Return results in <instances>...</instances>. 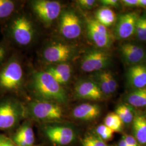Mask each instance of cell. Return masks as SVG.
Listing matches in <instances>:
<instances>
[{
    "label": "cell",
    "instance_id": "cell-31",
    "mask_svg": "<svg viewBox=\"0 0 146 146\" xmlns=\"http://www.w3.org/2000/svg\"><path fill=\"white\" fill-rule=\"evenodd\" d=\"M78 7L84 10H90L94 8L97 3L95 0H78L76 1Z\"/></svg>",
    "mask_w": 146,
    "mask_h": 146
},
{
    "label": "cell",
    "instance_id": "cell-19",
    "mask_svg": "<svg viewBox=\"0 0 146 146\" xmlns=\"http://www.w3.org/2000/svg\"><path fill=\"white\" fill-rule=\"evenodd\" d=\"M19 2L13 0H0V22L2 25L17 13Z\"/></svg>",
    "mask_w": 146,
    "mask_h": 146
},
{
    "label": "cell",
    "instance_id": "cell-24",
    "mask_svg": "<svg viewBox=\"0 0 146 146\" xmlns=\"http://www.w3.org/2000/svg\"><path fill=\"white\" fill-rule=\"evenodd\" d=\"M104 125L114 132H120L122 130L123 123L115 112L110 113L104 119Z\"/></svg>",
    "mask_w": 146,
    "mask_h": 146
},
{
    "label": "cell",
    "instance_id": "cell-10",
    "mask_svg": "<svg viewBox=\"0 0 146 146\" xmlns=\"http://www.w3.org/2000/svg\"><path fill=\"white\" fill-rule=\"evenodd\" d=\"M86 26L89 39L97 48L104 50L112 46L113 36L108 28L89 17L86 18Z\"/></svg>",
    "mask_w": 146,
    "mask_h": 146
},
{
    "label": "cell",
    "instance_id": "cell-11",
    "mask_svg": "<svg viewBox=\"0 0 146 146\" xmlns=\"http://www.w3.org/2000/svg\"><path fill=\"white\" fill-rule=\"evenodd\" d=\"M47 138L54 144L67 146L75 140L77 133L72 125L59 122L47 123L43 128Z\"/></svg>",
    "mask_w": 146,
    "mask_h": 146
},
{
    "label": "cell",
    "instance_id": "cell-36",
    "mask_svg": "<svg viewBox=\"0 0 146 146\" xmlns=\"http://www.w3.org/2000/svg\"><path fill=\"white\" fill-rule=\"evenodd\" d=\"M142 21H143V25L144 28V32H145V41H146V14H144L141 16Z\"/></svg>",
    "mask_w": 146,
    "mask_h": 146
},
{
    "label": "cell",
    "instance_id": "cell-14",
    "mask_svg": "<svg viewBox=\"0 0 146 146\" xmlns=\"http://www.w3.org/2000/svg\"><path fill=\"white\" fill-rule=\"evenodd\" d=\"M120 52L124 62L131 66L140 64L146 58L145 49L140 46L132 43L122 44Z\"/></svg>",
    "mask_w": 146,
    "mask_h": 146
},
{
    "label": "cell",
    "instance_id": "cell-18",
    "mask_svg": "<svg viewBox=\"0 0 146 146\" xmlns=\"http://www.w3.org/2000/svg\"><path fill=\"white\" fill-rule=\"evenodd\" d=\"M134 137L137 142L146 145V116L143 114L135 115L132 122Z\"/></svg>",
    "mask_w": 146,
    "mask_h": 146
},
{
    "label": "cell",
    "instance_id": "cell-21",
    "mask_svg": "<svg viewBox=\"0 0 146 146\" xmlns=\"http://www.w3.org/2000/svg\"><path fill=\"white\" fill-rule=\"evenodd\" d=\"M128 104L132 107L141 108L146 107V87L134 89L127 96Z\"/></svg>",
    "mask_w": 146,
    "mask_h": 146
},
{
    "label": "cell",
    "instance_id": "cell-33",
    "mask_svg": "<svg viewBox=\"0 0 146 146\" xmlns=\"http://www.w3.org/2000/svg\"><path fill=\"white\" fill-rule=\"evenodd\" d=\"M0 146H17L11 138L0 134Z\"/></svg>",
    "mask_w": 146,
    "mask_h": 146
},
{
    "label": "cell",
    "instance_id": "cell-32",
    "mask_svg": "<svg viewBox=\"0 0 146 146\" xmlns=\"http://www.w3.org/2000/svg\"><path fill=\"white\" fill-rule=\"evenodd\" d=\"M124 139L127 145L128 146H139V143L137 142L134 136L128 134H124L122 136Z\"/></svg>",
    "mask_w": 146,
    "mask_h": 146
},
{
    "label": "cell",
    "instance_id": "cell-8",
    "mask_svg": "<svg viewBox=\"0 0 146 146\" xmlns=\"http://www.w3.org/2000/svg\"><path fill=\"white\" fill-rule=\"evenodd\" d=\"M111 62V57L108 52L96 48L84 53L80 67L84 73H96L105 70Z\"/></svg>",
    "mask_w": 146,
    "mask_h": 146
},
{
    "label": "cell",
    "instance_id": "cell-15",
    "mask_svg": "<svg viewBox=\"0 0 146 146\" xmlns=\"http://www.w3.org/2000/svg\"><path fill=\"white\" fill-rule=\"evenodd\" d=\"M43 70L50 74L58 84L64 86L72 78L73 67L70 63H63L48 64Z\"/></svg>",
    "mask_w": 146,
    "mask_h": 146
},
{
    "label": "cell",
    "instance_id": "cell-2",
    "mask_svg": "<svg viewBox=\"0 0 146 146\" xmlns=\"http://www.w3.org/2000/svg\"><path fill=\"white\" fill-rule=\"evenodd\" d=\"M2 26L4 40L11 46L13 44L19 47L27 46L35 37L36 29L34 23L23 13L17 12Z\"/></svg>",
    "mask_w": 146,
    "mask_h": 146
},
{
    "label": "cell",
    "instance_id": "cell-27",
    "mask_svg": "<svg viewBox=\"0 0 146 146\" xmlns=\"http://www.w3.org/2000/svg\"><path fill=\"white\" fill-rule=\"evenodd\" d=\"M94 80L98 84L102 93L104 94V97H110L111 95V92L110 91L109 86L104 78V76L102 71L96 72L94 75Z\"/></svg>",
    "mask_w": 146,
    "mask_h": 146
},
{
    "label": "cell",
    "instance_id": "cell-16",
    "mask_svg": "<svg viewBox=\"0 0 146 146\" xmlns=\"http://www.w3.org/2000/svg\"><path fill=\"white\" fill-rule=\"evenodd\" d=\"M99 105L95 104L84 103L76 106L72 111V116L75 120L90 121L95 120L101 114Z\"/></svg>",
    "mask_w": 146,
    "mask_h": 146
},
{
    "label": "cell",
    "instance_id": "cell-1",
    "mask_svg": "<svg viewBox=\"0 0 146 146\" xmlns=\"http://www.w3.org/2000/svg\"><path fill=\"white\" fill-rule=\"evenodd\" d=\"M29 88L36 99L61 105L68 102V93L64 86L44 70L35 71L31 74Z\"/></svg>",
    "mask_w": 146,
    "mask_h": 146
},
{
    "label": "cell",
    "instance_id": "cell-4",
    "mask_svg": "<svg viewBox=\"0 0 146 146\" xmlns=\"http://www.w3.org/2000/svg\"><path fill=\"white\" fill-rule=\"evenodd\" d=\"M25 107L26 116L40 122H59L64 117L62 105L55 102L34 99Z\"/></svg>",
    "mask_w": 146,
    "mask_h": 146
},
{
    "label": "cell",
    "instance_id": "cell-9",
    "mask_svg": "<svg viewBox=\"0 0 146 146\" xmlns=\"http://www.w3.org/2000/svg\"><path fill=\"white\" fill-rule=\"evenodd\" d=\"M31 6L37 18L46 27L50 26L62 11L61 3L57 1L34 0L31 1Z\"/></svg>",
    "mask_w": 146,
    "mask_h": 146
},
{
    "label": "cell",
    "instance_id": "cell-25",
    "mask_svg": "<svg viewBox=\"0 0 146 146\" xmlns=\"http://www.w3.org/2000/svg\"><path fill=\"white\" fill-rule=\"evenodd\" d=\"M14 52L12 47L5 40L0 42V68L11 58Z\"/></svg>",
    "mask_w": 146,
    "mask_h": 146
},
{
    "label": "cell",
    "instance_id": "cell-12",
    "mask_svg": "<svg viewBox=\"0 0 146 146\" xmlns=\"http://www.w3.org/2000/svg\"><path fill=\"white\" fill-rule=\"evenodd\" d=\"M74 92L78 99L89 101H100L105 98L94 78L78 80L74 85Z\"/></svg>",
    "mask_w": 146,
    "mask_h": 146
},
{
    "label": "cell",
    "instance_id": "cell-38",
    "mask_svg": "<svg viewBox=\"0 0 146 146\" xmlns=\"http://www.w3.org/2000/svg\"><path fill=\"white\" fill-rule=\"evenodd\" d=\"M128 146L127 145L126 143H125V141L124 140V139L122 137L121 139H120L119 141V143H118V146Z\"/></svg>",
    "mask_w": 146,
    "mask_h": 146
},
{
    "label": "cell",
    "instance_id": "cell-17",
    "mask_svg": "<svg viewBox=\"0 0 146 146\" xmlns=\"http://www.w3.org/2000/svg\"><path fill=\"white\" fill-rule=\"evenodd\" d=\"M127 79L129 86L134 89L146 87V64L131 66L127 73Z\"/></svg>",
    "mask_w": 146,
    "mask_h": 146
},
{
    "label": "cell",
    "instance_id": "cell-34",
    "mask_svg": "<svg viewBox=\"0 0 146 146\" xmlns=\"http://www.w3.org/2000/svg\"><path fill=\"white\" fill-rule=\"evenodd\" d=\"M100 3L102 5V7H114L117 8L119 5V1L117 0H101Z\"/></svg>",
    "mask_w": 146,
    "mask_h": 146
},
{
    "label": "cell",
    "instance_id": "cell-23",
    "mask_svg": "<svg viewBox=\"0 0 146 146\" xmlns=\"http://www.w3.org/2000/svg\"><path fill=\"white\" fill-rule=\"evenodd\" d=\"M115 113L125 125L132 123L135 116L133 107L128 104H120L116 107Z\"/></svg>",
    "mask_w": 146,
    "mask_h": 146
},
{
    "label": "cell",
    "instance_id": "cell-7",
    "mask_svg": "<svg viewBox=\"0 0 146 146\" xmlns=\"http://www.w3.org/2000/svg\"><path fill=\"white\" fill-rule=\"evenodd\" d=\"M58 30L60 35L66 40L78 38L82 32V23L77 13L72 9L62 10L60 16Z\"/></svg>",
    "mask_w": 146,
    "mask_h": 146
},
{
    "label": "cell",
    "instance_id": "cell-13",
    "mask_svg": "<svg viewBox=\"0 0 146 146\" xmlns=\"http://www.w3.org/2000/svg\"><path fill=\"white\" fill-rule=\"evenodd\" d=\"M139 16L135 12L128 13L119 16L114 28L115 37L119 40L129 38L135 31L136 24Z\"/></svg>",
    "mask_w": 146,
    "mask_h": 146
},
{
    "label": "cell",
    "instance_id": "cell-29",
    "mask_svg": "<svg viewBox=\"0 0 146 146\" xmlns=\"http://www.w3.org/2000/svg\"><path fill=\"white\" fill-rule=\"evenodd\" d=\"M102 72L109 86L111 94H114L117 88V84L116 80L110 71L104 70H102Z\"/></svg>",
    "mask_w": 146,
    "mask_h": 146
},
{
    "label": "cell",
    "instance_id": "cell-37",
    "mask_svg": "<svg viewBox=\"0 0 146 146\" xmlns=\"http://www.w3.org/2000/svg\"><path fill=\"white\" fill-rule=\"evenodd\" d=\"M138 7L146 8V0H139Z\"/></svg>",
    "mask_w": 146,
    "mask_h": 146
},
{
    "label": "cell",
    "instance_id": "cell-35",
    "mask_svg": "<svg viewBox=\"0 0 146 146\" xmlns=\"http://www.w3.org/2000/svg\"><path fill=\"white\" fill-rule=\"evenodd\" d=\"M120 2L123 6L128 8L138 7L139 0H122Z\"/></svg>",
    "mask_w": 146,
    "mask_h": 146
},
{
    "label": "cell",
    "instance_id": "cell-28",
    "mask_svg": "<svg viewBox=\"0 0 146 146\" xmlns=\"http://www.w3.org/2000/svg\"><path fill=\"white\" fill-rule=\"evenodd\" d=\"M114 133L113 131L104 124L98 125L95 129V134L105 142L110 140L113 137Z\"/></svg>",
    "mask_w": 146,
    "mask_h": 146
},
{
    "label": "cell",
    "instance_id": "cell-5",
    "mask_svg": "<svg viewBox=\"0 0 146 146\" xmlns=\"http://www.w3.org/2000/svg\"><path fill=\"white\" fill-rule=\"evenodd\" d=\"M26 117L25 107L10 95L0 98V131H9L18 125Z\"/></svg>",
    "mask_w": 146,
    "mask_h": 146
},
{
    "label": "cell",
    "instance_id": "cell-3",
    "mask_svg": "<svg viewBox=\"0 0 146 146\" xmlns=\"http://www.w3.org/2000/svg\"><path fill=\"white\" fill-rule=\"evenodd\" d=\"M25 73L21 60L15 54L0 68V95L14 94L23 87Z\"/></svg>",
    "mask_w": 146,
    "mask_h": 146
},
{
    "label": "cell",
    "instance_id": "cell-20",
    "mask_svg": "<svg viewBox=\"0 0 146 146\" xmlns=\"http://www.w3.org/2000/svg\"><path fill=\"white\" fill-rule=\"evenodd\" d=\"M95 19L107 28L113 25L117 20L115 12L106 7H102L96 11Z\"/></svg>",
    "mask_w": 146,
    "mask_h": 146
},
{
    "label": "cell",
    "instance_id": "cell-22",
    "mask_svg": "<svg viewBox=\"0 0 146 146\" xmlns=\"http://www.w3.org/2000/svg\"><path fill=\"white\" fill-rule=\"evenodd\" d=\"M13 136L25 140L31 146L35 142L34 131L29 121H26L21 125Z\"/></svg>",
    "mask_w": 146,
    "mask_h": 146
},
{
    "label": "cell",
    "instance_id": "cell-6",
    "mask_svg": "<svg viewBox=\"0 0 146 146\" xmlns=\"http://www.w3.org/2000/svg\"><path fill=\"white\" fill-rule=\"evenodd\" d=\"M78 53L77 47L67 42L52 41L42 49V60L48 64L70 63Z\"/></svg>",
    "mask_w": 146,
    "mask_h": 146
},
{
    "label": "cell",
    "instance_id": "cell-26",
    "mask_svg": "<svg viewBox=\"0 0 146 146\" xmlns=\"http://www.w3.org/2000/svg\"><path fill=\"white\" fill-rule=\"evenodd\" d=\"M82 146H110L95 134H88L82 139Z\"/></svg>",
    "mask_w": 146,
    "mask_h": 146
},
{
    "label": "cell",
    "instance_id": "cell-30",
    "mask_svg": "<svg viewBox=\"0 0 146 146\" xmlns=\"http://www.w3.org/2000/svg\"><path fill=\"white\" fill-rule=\"evenodd\" d=\"M135 34L140 40L145 41V32L143 25V21L141 16H139L136 22Z\"/></svg>",
    "mask_w": 146,
    "mask_h": 146
}]
</instances>
